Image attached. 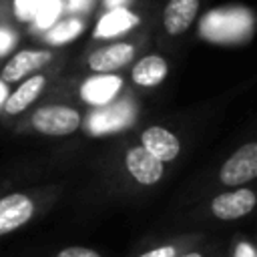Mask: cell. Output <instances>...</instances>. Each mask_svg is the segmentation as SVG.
<instances>
[{
  "mask_svg": "<svg viewBox=\"0 0 257 257\" xmlns=\"http://www.w3.org/2000/svg\"><path fill=\"white\" fill-rule=\"evenodd\" d=\"M147 12H149V4L145 2L122 6V8L100 10L92 26V38L94 40H116V38L128 36L145 24Z\"/></svg>",
  "mask_w": 257,
  "mask_h": 257,
  "instance_id": "6da1fadb",
  "label": "cell"
},
{
  "mask_svg": "<svg viewBox=\"0 0 257 257\" xmlns=\"http://www.w3.org/2000/svg\"><path fill=\"white\" fill-rule=\"evenodd\" d=\"M141 44L131 36H122L116 40H108L86 54V68L92 74H112L137 58Z\"/></svg>",
  "mask_w": 257,
  "mask_h": 257,
  "instance_id": "7a4b0ae2",
  "label": "cell"
},
{
  "mask_svg": "<svg viewBox=\"0 0 257 257\" xmlns=\"http://www.w3.org/2000/svg\"><path fill=\"white\" fill-rule=\"evenodd\" d=\"M30 122L42 135L66 137L80 126V112L66 104H46L34 110Z\"/></svg>",
  "mask_w": 257,
  "mask_h": 257,
  "instance_id": "3957f363",
  "label": "cell"
},
{
  "mask_svg": "<svg viewBox=\"0 0 257 257\" xmlns=\"http://www.w3.org/2000/svg\"><path fill=\"white\" fill-rule=\"evenodd\" d=\"M54 58V52L50 48H22L16 50L6 64L0 70V80L6 84L24 80L30 74L40 72L42 68H46Z\"/></svg>",
  "mask_w": 257,
  "mask_h": 257,
  "instance_id": "277c9868",
  "label": "cell"
},
{
  "mask_svg": "<svg viewBox=\"0 0 257 257\" xmlns=\"http://www.w3.org/2000/svg\"><path fill=\"white\" fill-rule=\"evenodd\" d=\"M257 177V143L237 149L221 167L219 179L227 187H241Z\"/></svg>",
  "mask_w": 257,
  "mask_h": 257,
  "instance_id": "5b68a950",
  "label": "cell"
},
{
  "mask_svg": "<svg viewBox=\"0 0 257 257\" xmlns=\"http://www.w3.org/2000/svg\"><path fill=\"white\" fill-rule=\"evenodd\" d=\"M205 0H167L161 10V28L167 36H183L197 20Z\"/></svg>",
  "mask_w": 257,
  "mask_h": 257,
  "instance_id": "8992f818",
  "label": "cell"
},
{
  "mask_svg": "<svg viewBox=\"0 0 257 257\" xmlns=\"http://www.w3.org/2000/svg\"><path fill=\"white\" fill-rule=\"evenodd\" d=\"M255 193L251 189H235L221 193L211 201V213L221 221H233L249 215L255 207Z\"/></svg>",
  "mask_w": 257,
  "mask_h": 257,
  "instance_id": "52a82bcc",
  "label": "cell"
},
{
  "mask_svg": "<svg viewBox=\"0 0 257 257\" xmlns=\"http://www.w3.org/2000/svg\"><path fill=\"white\" fill-rule=\"evenodd\" d=\"M34 215V201L24 193H12L0 199V235L12 233Z\"/></svg>",
  "mask_w": 257,
  "mask_h": 257,
  "instance_id": "ba28073f",
  "label": "cell"
},
{
  "mask_svg": "<svg viewBox=\"0 0 257 257\" xmlns=\"http://www.w3.org/2000/svg\"><path fill=\"white\" fill-rule=\"evenodd\" d=\"M124 165H126L128 173L133 175V179L137 183H141V185H155L165 175V163H161L159 159H155L141 145L126 151Z\"/></svg>",
  "mask_w": 257,
  "mask_h": 257,
  "instance_id": "9c48e42d",
  "label": "cell"
},
{
  "mask_svg": "<svg viewBox=\"0 0 257 257\" xmlns=\"http://www.w3.org/2000/svg\"><path fill=\"white\" fill-rule=\"evenodd\" d=\"M122 88V78L118 74H92L84 78L80 84V96L84 102L94 104V106H104L112 102V98L120 92Z\"/></svg>",
  "mask_w": 257,
  "mask_h": 257,
  "instance_id": "30bf717a",
  "label": "cell"
},
{
  "mask_svg": "<svg viewBox=\"0 0 257 257\" xmlns=\"http://www.w3.org/2000/svg\"><path fill=\"white\" fill-rule=\"evenodd\" d=\"M141 147H145L155 159H159L161 163H169L175 161L181 153V143L179 139L167 131L165 126H149L143 131L141 135Z\"/></svg>",
  "mask_w": 257,
  "mask_h": 257,
  "instance_id": "8fae6325",
  "label": "cell"
},
{
  "mask_svg": "<svg viewBox=\"0 0 257 257\" xmlns=\"http://www.w3.org/2000/svg\"><path fill=\"white\" fill-rule=\"evenodd\" d=\"M169 74V62L161 54H145L139 60H133L131 80L137 86L153 88L159 86Z\"/></svg>",
  "mask_w": 257,
  "mask_h": 257,
  "instance_id": "7c38bea8",
  "label": "cell"
},
{
  "mask_svg": "<svg viewBox=\"0 0 257 257\" xmlns=\"http://www.w3.org/2000/svg\"><path fill=\"white\" fill-rule=\"evenodd\" d=\"M46 76L42 74V72H36V74H30V76H26L18 86H16V90L14 92H10L8 94V98L4 100V112L6 114H18V112H22V110H26L38 96H40V92L44 90V86H46Z\"/></svg>",
  "mask_w": 257,
  "mask_h": 257,
  "instance_id": "4fadbf2b",
  "label": "cell"
},
{
  "mask_svg": "<svg viewBox=\"0 0 257 257\" xmlns=\"http://www.w3.org/2000/svg\"><path fill=\"white\" fill-rule=\"evenodd\" d=\"M131 120H133L131 104L120 102V104H114L112 108H104V110H98V112L90 114L88 131L92 135H104V133H110V131L124 128Z\"/></svg>",
  "mask_w": 257,
  "mask_h": 257,
  "instance_id": "5bb4252c",
  "label": "cell"
},
{
  "mask_svg": "<svg viewBox=\"0 0 257 257\" xmlns=\"http://www.w3.org/2000/svg\"><path fill=\"white\" fill-rule=\"evenodd\" d=\"M86 28V16H78V14H68L60 20H56L44 34V40L50 46H62L68 44L72 40H76Z\"/></svg>",
  "mask_w": 257,
  "mask_h": 257,
  "instance_id": "9a60e30c",
  "label": "cell"
},
{
  "mask_svg": "<svg viewBox=\"0 0 257 257\" xmlns=\"http://www.w3.org/2000/svg\"><path fill=\"white\" fill-rule=\"evenodd\" d=\"M18 42V32L12 20H0V56H6Z\"/></svg>",
  "mask_w": 257,
  "mask_h": 257,
  "instance_id": "2e32d148",
  "label": "cell"
},
{
  "mask_svg": "<svg viewBox=\"0 0 257 257\" xmlns=\"http://www.w3.org/2000/svg\"><path fill=\"white\" fill-rule=\"evenodd\" d=\"M56 257H100V253L88 247H66Z\"/></svg>",
  "mask_w": 257,
  "mask_h": 257,
  "instance_id": "e0dca14e",
  "label": "cell"
},
{
  "mask_svg": "<svg viewBox=\"0 0 257 257\" xmlns=\"http://www.w3.org/2000/svg\"><path fill=\"white\" fill-rule=\"evenodd\" d=\"M139 257H177V247L175 245H161V247H155Z\"/></svg>",
  "mask_w": 257,
  "mask_h": 257,
  "instance_id": "ac0fdd59",
  "label": "cell"
},
{
  "mask_svg": "<svg viewBox=\"0 0 257 257\" xmlns=\"http://www.w3.org/2000/svg\"><path fill=\"white\" fill-rule=\"evenodd\" d=\"M233 257H257V253H255V247L249 241H239L235 245Z\"/></svg>",
  "mask_w": 257,
  "mask_h": 257,
  "instance_id": "d6986e66",
  "label": "cell"
},
{
  "mask_svg": "<svg viewBox=\"0 0 257 257\" xmlns=\"http://www.w3.org/2000/svg\"><path fill=\"white\" fill-rule=\"evenodd\" d=\"M139 0H98V8L100 10H110V8H122V6H133Z\"/></svg>",
  "mask_w": 257,
  "mask_h": 257,
  "instance_id": "ffe728a7",
  "label": "cell"
},
{
  "mask_svg": "<svg viewBox=\"0 0 257 257\" xmlns=\"http://www.w3.org/2000/svg\"><path fill=\"white\" fill-rule=\"evenodd\" d=\"M8 94H10V92H8V84L0 80V106L4 104V100L8 98Z\"/></svg>",
  "mask_w": 257,
  "mask_h": 257,
  "instance_id": "44dd1931",
  "label": "cell"
},
{
  "mask_svg": "<svg viewBox=\"0 0 257 257\" xmlns=\"http://www.w3.org/2000/svg\"><path fill=\"white\" fill-rule=\"evenodd\" d=\"M181 257H203V255L197 253V251H193V253H185V255H181Z\"/></svg>",
  "mask_w": 257,
  "mask_h": 257,
  "instance_id": "7402d4cb",
  "label": "cell"
}]
</instances>
